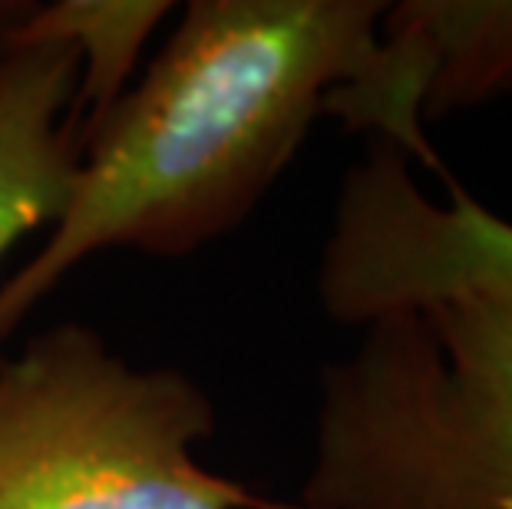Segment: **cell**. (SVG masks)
<instances>
[{"label":"cell","instance_id":"8","mask_svg":"<svg viewBox=\"0 0 512 509\" xmlns=\"http://www.w3.org/2000/svg\"><path fill=\"white\" fill-rule=\"evenodd\" d=\"M34 10L30 0H0V53L7 50L10 37H14V30L24 24V17Z\"/></svg>","mask_w":512,"mask_h":509},{"label":"cell","instance_id":"6","mask_svg":"<svg viewBox=\"0 0 512 509\" xmlns=\"http://www.w3.org/2000/svg\"><path fill=\"white\" fill-rule=\"evenodd\" d=\"M76 80L67 43L10 40L0 53V258L67 205L80 166Z\"/></svg>","mask_w":512,"mask_h":509},{"label":"cell","instance_id":"5","mask_svg":"<svg viewBox=\"0 0 512 509\" xmlns=\"http://www.w3.org/2000/svg\"><path fill=\"white\" fill-rule=\"evenodd\" d=\"M512 96V0H403L380 20L374 67L324 116L400 146L443 179L427 123Z\"/></svg>","mask_w":512,"mask_h":509},{"label":"cell","instance_id":"3","mask_svg":"<svg viewBox=\"0 0 512 509\" xmlns=\"http://www.w3.org/2000/svg\"><path fill=\"white\" fill-rule=\"evenodd\" d=\"M205 387L136 367L86 324L0 357V509H298L205 470Z\"/></svg>","mask_w":512,"mask_h":509},{"label":"cell","instance_id":"2","mask_svg":"<svg viewBox=\"0 0 512 509\" xmlns=\"http://www.w3.org/2000/svg\"><path fill=\"white\" fill-rule=\"evenodd\" d=\"M298 509H512V298L450 291L321 367Z\"/></svg>","mask_w":512,"mask_h":509},{"label":"cell","instance_id":"7","mask_svg":"<svg viewBox=\"0 0 512 509\" xmlns=\"http://www.w3.org/2000/svg\"><path fill=\"white\" fill-rule=\"evenodd\" d=\"M169 0H60L34 4L10 40H57L73 47L80 60L76 80V133L83 139L110 116L129 90V77L166 14Z\"/></svg>","mask_w":512,"mask_h":509},{"label":"cell","instance_id":"4","mask_svg":"<svg viewBox=\"0 0 512 509\" xmlns=\"http://www.w3.org/2000/svg\"><path fill=\"white\" fill-rule=\"evenodd\" d=\"M450 202H433L410 156L370 136L364 159L344 172L331 235L321 248L318 298L328 318L361 328L394 308L493 291L512 298V222L443 176Z\"/></svg>","mask_w":512,"mask_h":509},{"label":"cell","instance_id":"1","mask_svg":"<svg viewBox=\"0 0 512 509\" xmlns=\"http://www.w3.org/2000/svg\"><path fill=\"white\" fill-rule=\"evenodd\" d=\"M384 0H192L83 139L60 219L0 285V344L86 258H185L235 232L380 50Z\"/></svg>","mask_w":512,"mask_h":509}]
</instances>
